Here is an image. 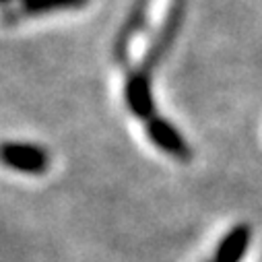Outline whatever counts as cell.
Here are the masks:
<instances>
[{
	"mask_svg": "<svg viewBox=\"0 0 262 262\" xmlns=\"http://www.w3.org/2000/svg\"><path fill=\"white\" fill-rule=\"evenodd\" d=\"M3 161L17 169V171H25L31 176H41L48 165V153L35 145H21V143H5L3 147Z\"/></svg>",
	"mask_w": 262,
	"mask_h": 262,
	"instance_id": "6da1fadb",
	"label": "cell"
},
{
	"mask_svg": "<svg viewBox=\"0 0 262 262\" xmlns=\"http://www.w3.org/2000/svg\"><path fill=\"white\" fill-rule=\"evenodd\" d=\"M147 133H149L151 141L161 151L169 153L178 161H190V157H192L190 147L186 145V141L178 135V130L169 122H165L161 118H151L147 122Z\"/></svg>",
	"mask_w": 262,
	"mask_h": 262,
	"instance_id": "7a4b0ae2",
	"label": "cell"
},
{
	"mask_svg": "<svg viewBox=\"0 0 262 262\" xmlns=\"http://www.w3.org/2000/svg\"><path fill=\"white\" fill-rule=\"evenodd\" d=\"M250 242H252V227L248 223H239L223 235L211 260L213 262H242L250 248Z\"/></svg>",
	"mask_w": 262,
	"mask_h": 262,
	"instance_id": "3957f363",
	"label": "cell"
},
{
	"mask_svg": "<svg viewBox=\"0 0 262 262\" xmlns=\"http://www.w3.org/2000/svg\"><path fill=\"white\" fill-rule=\"evenodd\" d=\"M126 103L130 112H135L139 118L151 120L153 116V101L149 91V73H143L141 69L135 71L126 81Z\"/></svg>",
	"mask_w": 262,
	"mask_h": 262,
	"instance_id": "277c9868",
	"label": "cell"
},
{
	"mask_svg": "<svg viewBox=\"0 0 262 262\" xmlns=\"http://www.w3.org/2000/svg\"><path fill=\"white\" fill-rule=\"evenodd\" d=\"M145 15H147V0H139V5L135 7L133 15H130V19L126 21L124 29H122L120 35H118V41H116V48H114V54H116L118 62H124V60H126V46H128V39L143 29V25H145Z\"/></svg>",
	"mask_w": 262,
	"mask_h": 262,
	"instance_id": "5b68a950",
	"label": "cell"
},
{
	"mask_svg": "<svg viewBox=\"0 0 262 262\" xmlns=\"http://www.w3.org/2000/svg\"><path fill=\"white\" fill-rule=\"evenodd\" d=\"M87 3L89 0H25L23 15H39V13L58 11V9H79Z\"/></svg>",
	"mask_w": 262,
	"mask_h": 262,
	"instance_id": "8992f818",
	"label": "cell"
},
{
	"mask_svg": "<svg viewBox=\"0 0 262 262\" xmlns=\"http://www.w3.org/2000/svg\"><path fill=\"white\" fill-rule=\"evenodd\" d=\"M207 262H213V260H207Z\"/></svg>",
	"mask_w": 262,
	"mask_h": 262,
	"instance_id": "52a82bcc",
	"label": "cell"
},
{
	"mask_svg": "<svg viewBox=\"0 0 262 262\" xmlns=\"http://www.w3.org/2000/svg\"><path fill=\"white\" fill-rule=\"evenodd\" d=\"M5 3H9V0H5Z\"/></svg>",
	"mask_w": 262,
	"mask_h": 262,
	"instance_id": "ba28073f",
	"label": "cell"
}]
</instances>
